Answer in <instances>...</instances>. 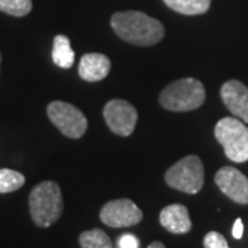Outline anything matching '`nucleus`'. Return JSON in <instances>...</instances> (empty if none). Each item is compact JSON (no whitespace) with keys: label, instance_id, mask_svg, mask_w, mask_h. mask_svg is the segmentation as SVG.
I'll return each instance as SVG.
<instances>
[{"label":"nucleus","instance_id":"f257e3e1","mask_svg":"<svg viewBox=\"0 0 248 248\" xmlns=\"http://www.w3.org/2000/svg\"><path fill=\"white\" fill-rule=\"evenodd\" d=\"M115 33L134 46H153L164 37V27L159 19L141 11L116 13L110 19Z\"/></svg>","mask_w":248,"mask_h":248},{"label":"nucleus","instance_id":"f03ea898","mask_svg":"<svg viewBox=\"0 0 248 248\" xmlns=\"http://www.w3.org/2000/svg\"><path fill=\"white\" fill-rule=\"evenodd\" d=\"M29 211L39 228H48L61 218L63 211L61 187L53 181L36 185L29 195Z\"/></svg>","mask_w":248,"mask_h":248},{"label":"nucleus","instance_id":"7ed1b4c3","mask_svg":"<svg viewBox=\"0 0 248 248\" xmlns=\"http://www.w3.org/2000/svg\"><path fill=\"white\" fill-rule=\"evenodd\" d=\"M205 101V90L200 80L186 78L169 84L160 94L161 107L172 112H189Z\"/></svg>","mask_w":248,"mask_h":248},{"label":"nucleus","instance_id":"20e7f679","mask_svg":"<svg viewBox=\"0 0 248 248\" xmlns=\"http://www.w3.org/2000/svg\"><path fill=\"white\" fill-rule=\"evenodd\" d=\"M215 138L223 146L226 157L234 163L248 160V127L234 117H223L215 125Z\"/></svg>","mask_w":248,"mask_h":248},{"label":"nucleus","instance_id":"39448f33","mask_svg":"<svg viewBox=\"0 0 248 248\" xmlns=\"http://www.w3.org/2000/svg\"><path fill=\"white\" fill-rule=\"evenodd\" d=\"M164 179L172 189L187 195H196L204 185L203 163L196 155L186 156L167 170Z\"/></svg>","mask_w":248,"mask_h":248},{"label":"nucleus","instance_id":"423d86ee","mask_svg":"<svg viewBox=\"0 0 248 248\" xmlns=\"http://www.w3.org/2000/svg\"><path fill=\"white\" fill-rule=\"evenodd\" d=\"M47 115L51 123L65 137L79 140L87 131V119L84 113L72 104L63 101H53L47 107Z\"/></svg>","mask_w":248,"mask_h":248},{"label":"nucleus","instance_id":"0eeeda50","mask_svg":"<svg viewBox=\"0 0 248 248\" xmlns=\"http://www.w3.org/2000/svg\"><path fill=\"white\" fill-rule=\"evenodd\" d=\"M104 117L112 133L128 137L135 130L138 112L124 99H112L104 108Z\"/></svg>","mask_w":248,"mask_h":248},{"label":"nucleus","instance_id":"6e6552de","mask_svg":"<svg viewBox=\"0 0 248 248\" xmlns=\"http://www.w3.org/2000/svg\"><path fill=\"white\" fill-rule=\"evenodd\" d=\"M99 218L110 228H127L140 223L143 218V214L131 200L117 199L108 202L102 207Z\"/></svg>","mask_w":248,"mask_h":248},{"label":"nucleus","instance_id":"1a4fd4ad","mask_svg":"<svg viewBox=\"0 0 248 248\" xmlns=\"http://www.w3.org/2000/svg\"><path fill=\"white\" fill-rule=\"evenodd\" d=\"M215 184L222 193L239 204H248V178L234 167H222L215 174Z\"/></svg>","mask_w":248,"mask_h":248},{"label":"nucleus","instance_id":"9d476101","mask_svg":"<svg viewBox=\"0 0 248 248\" xmlns=\"http://www.w3.org/2000/svg\"><path fill=\"white\" fill-rule=\"evenodd\" d=\"M221 97L223 104L231 113L248 122V89L239 80H229L221 87Z\"/></svg>","mask_w":248,"mask_h":248},{"label":"nucleus","instance_id":"9b49d317","mask_svg":"<svg viewBox=\"0 0 248 248\" xmlns=\"http://www.w3.org/2000/svg\"><path fill=\"white\" fill-rule=\"evenodd\" d=\"M161 226L174 234H185L192 229L189 211L182 204H170L160 213Z\"/></svg>","mask_w":248,"mask_h":248},{"label":"nucleus","instance_id":"f8f14e48","mask_svg":"<svg viewBox=\"0 0 248 248\" xmlns=\"http://www.w3.org/2000/svg\"><path fill=\"white\" fill-rule=\"evenodd\" d=\"M109 71H110V61L104 54H84L80 60L79 75L86 81H99L105 79L109 75Z\"/></svg>","mask_w":248,"mask_h":248},{"label":"nucleus","instance_id":"ddd939ff","mask_svg":"<svg viewBox=\"0 0 248 248\" xmlns=\"http://www.w3.org/2000/svg\"><path fill=\"white\" fill-rule=\"evenodd\" d=\"M53 61L57 66L68 69L75 62V51L72 50L71 40L63 35H57L53 43Z\"/></svg>","mask_w":248,"mask_h":248},{"label":"nucleus","instance_id":"4468645a","mask_svg":"<svg viewBox=\"0 0 248 248\" xmlns=\"http://www.w3.org/2000/svg\"><path fill=\"white\" fill-rule=\"evenodd\" d=\"M170 9L185 16H199L208 11L211 0H163Z\"/></svg>","mask_w":248,"mask_h":248},{"label":"nucleus","instance_id":"2eb2a0df","mask_svg":"<svg viewBox=\"0 0 248 248\" xmlns=\"http://www.w3.org/2000/svg\"><path fill=\"white\" fill-rule=\"evenodd\" d=\"M81 248H113L110 237L102 229H91L79 236Z\"/></svg>","mask_w":248,"mask_h":248},{"label":"nucleus","instance_id":"dca6fc26","mask_svg":"<svg viewBox=\"0 0 248 248\" xmlns=\"http://www.w3.org/2000/svg\"><path fill=\"white\" fill-rule=\"evenodd\" d=\"M25 184V177L14 170H0V193H11L16 192Z\"/></svg>","mask_w":248,"mask_h":248},{"label":"nucleus","instance_id":"f3484780","mask_svg":"<svg viewBox=\"0 0 248 248\" xmlns=\"http://www.w3.org/2000/svg\"><path fill=\"white\" fill-rule=\"evenodd\" d=\"M0 11L13 17H25L32 11V0H0Z\"/></svg>","mask_w":248,"mask_h":248},{"label":"nucleus","instance_id":"a211bd4d","mask_svg":"<svg viewBox=\"0 0 248 248\" xmlns=\"http://www.w3.org/2000/svg\"><path fill=\"white\" fill-rule=\"evenodd\" d=\"M228 241L218 232H210L204 237V248H226Z\"/></svg>","mask_w":248,"mask_h":248},{"label":"nucleus","instance_id":"6ab92c4d","mask_svg":"<svg viewBox=\"0 0 248 248\" xmlns=\"http://www.w3.org/2000/svg\"><path fill=\"white\" fill-rule=\"evenodd\" d=\"M140 243L138 239L133 236V234H123L120 239H119V247L120 248H138Z\"/></svg>","mask_w":248,"mask_h":248},{"label":"nucleus","instance_id":"aec40b11","mask_svg":"<svg viewBox=\"0 0 248 248\" xmlns=\"http://www.w3.org/2000/svg\"><path fill=\"white\" fill-rule=\"evenodd\" d=\"M243 232H244V225H243V221L241 218H237L234 221V225H233V229H232V234L234 239H241L243 237Z\"/></svg>","mask_w":248,"mask_h":248},{"label":"nucleus","instance_id":"412c9836","mask_svg":"<svg viewBox=\"0 0 248 248\" xmlns=\"http://www.w3.org/2000/svg\"><path fill=\"white\" fill-rule=\"evenodd\" d=\"M148 248H166V247H164V244H163V243H160V241H153V243H151V244L148 246Z\"/></svg>","mask_w":248,"mask_h":248},{"label":"nucleus","instance_id":"4be33fe9","mask_svg":"<svg viewBox=\"0 0 248 248\" xmlns=\"http://www.w3.org/2000/svg\"><path fill=\"white\" fill-rule=\"evenodd\" d=\"M0 61H1V55H0Z\"/></svg>","mask_w":248,"mask_h":248},{"label":"nucleus","instance_id":"5701e85b","mask_svg":"<svg viewBox=\"0 0 248 248\" xmlns=\"http://www.w3.org/2000/svg\"><path fill=\"white\" fill-rule=\"evenodd\" d=\"M226 248H229V247H226Z\"/></svg>","mask_w":248,"mask_h":248}]
</instances>
